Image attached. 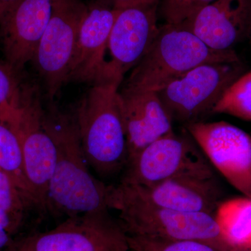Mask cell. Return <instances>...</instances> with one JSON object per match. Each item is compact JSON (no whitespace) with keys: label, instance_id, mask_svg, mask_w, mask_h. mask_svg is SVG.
<instances>
[{"label":"cell","instance_id":"9","mask_svg":"<svg viewBox=\"0 0 251 251\" xmlns=\"http://www.w3.org/2000/svg\"><path fill=\"white\" fill-rule=\"evenodd\" d=\"M10 122L21 140L25 171L34 205L37 210L46 212L57 153L37 90L33 89L16 118Z\"/></svg>","mask_w":251,"mask_h":251},{"label":"cell","instance_id":"7","mask_svg":"<svg viewBox=\"0 0 251 251\" xmlns=\"http://www.w3.org/2000/svg\"><path fill=\"white\" fill-rule=\"evenodd\" d=\"M87 10L82 0H52L51 17L31 61L51 100L67 83L77 34Z\"/></svg>","mask_w":251,"mask_h":251},{"label":"cell","instance_id":"27","mask_svg":"<svg viewBox=\"0 0 251 251\" xmlns=\"http://www.w3.org/2000/svg\"><path fill=\"white\" fill-rule=\"evenodd\" d=\"M225 251H251V244L242 247H232L228 246V247Z\"/></svg>","mask_w":251,"mask_h":251},{"label":"cell","instance_id":"23","mask_svg":"<svg viewBox=\"0 0 251 251\" xmlns=\"http://www.w3.org/2000/svg\"><path fill=\"white\" fill-rule=\"evenodd\" d=\"M19 196L24 198L9 175L0 170V210L7 213L14 220L13 215H19L18 211L23 206Z\"/></svg>","mask_w":251,"mask_h":251},{"label":"cell","instance_id":"20","mask_svg":"<svg viewBox=\"0 0 251 251\" xmlns=\"http://www.w3.org/2000/svg\"><path fill=\"white\" fill-rule=\"evenodd\" d=\"M212 114H226L251 121V72L243 74L229 86Z\"/></svg>","mask_w":251,"mask_h":251},{"label":"cell","instance_id":"16","mask_svg":"<svg viewBox=\"0 0 251 251\" xmlns=\"http://www.w3.org/2000/svg\"><path fill=\"white\" fill-rule=\"evenodd\" d=\"M119 92L128 161L150 144L174 131L173 121L158 92L125 87Z\"/></svg>","mask_w":251,"mask_h":251},{"label":"cell","instance_id":"22","mask_svg":"<svg viewBox=\"0 0 251 251\" xmlns=\"http://www.w3.org/2000/svg\"><path fill=\"white\" fill-rule=\"evenodd\" d=\"M214 1L215 0H160L158 12L166 24H182Z\"/></svg>","mask_w":251,"mask_h":251},{"label":"cell","instance_id":"15","mask_svg":"<svg viewBox=\"0 0 251 251\" xmlns=\"http://www.w3.org/2000/svg\"><path fill=\"white\" fill-rule=\"evenodd\" d=\"M52 7V0H21L0 25L5 61L18 72L31 62Z\"/></svg>","mask_w":251,"mask_h":251},{"label":"cell","instance_id":"10","mask_svg":"<svg viewBox=\"0 0 251 251\" xmlns=\"http://www.w3.org/2000/svg\"><path fill=\"white\" fill-rule=\"evenodd\" d=\"M160 0L118 9L109 36L107 61L100 82L121 85L125 74L136 67L148 52L158 33Z\"/></svg>","mask_w":251,"mask_h":251},{"label":"cell","instance_id":"24","mask_svg":"<svg viewBox=\"0 0 251 251\" xmlns=\"http://www.w3.org/2000/svg\"><path fill=\"white\" fill-rule=\"evenodd\" d=\"M14 219L7 213L0 210V249L9 242V234L13 227Z\"/></svg>","mask_w":251,"mask_h":251},{"label":"cell","instance_id":"3","mask_svg":"<svg viewBox=\"0 0 251 251\" xmlns=\"http://www.w3.org/2000/svg\"><path fill=\"white\" fill-rule=\"evenodd\" d=\"M241 62L234 50L211 49L184 25L165 23L124 87L159 92L172 81L207 63Z\"/></svg>","mask_w":251,"mask_h":251},{"label":"cell","instance_id":"18","mask_svg":"<svg viewBox=\"0 0 251 251\" xmlns=\"http://www.w3.org/2000/svg\"><path fill=\"white\" fill-rule=\"evenodd\" d=\"M0 170L6 173L29 204L34 205L25 171L21 140L11 122L0 119Z\"/></svg>","mask_w":251,"mask_h":251},{"label":"cell","instance_id":"5","mask_svg":"<svg viewBox=\"0 0 251 251\" xmlns=\"http://www.w3.org/2000/svg\"><path fill=\"white\" fill-rule=\"evenodd\" d=\"M213 177L212 166L185 129L150 144L127 162L120 183L151 185L178 177Z\"/></svg>","mask_w":251,"mask_h":251},{"label":"cell","instance_id":"13","mask_svg":"<svg viewBox=\"0 0 251 251\" xmlns=\"http://www.w3.org/2000/svg\"><path fill=\"white\" fill-rule=\"evenodd\" d=\"M118 9L110 4L97 3L89 7L77 34L68 82L97 83L101 79L106 60L109 36Z\"/></svg>","mask_w":251,"mask_h":251},{"label":"cell","instance_id":"8","mask_svg":"<svg viewBox=\"0 0 251 251\" xmlns=\"http://www.w3.org/2000/svg\"><path fill=\"white\" fill-rule=\"evenodd\" d=\"M110 211L67 217L54 228L28 237L18 251H130L128 235Z\"/></svg>","mask_w":251,"mask_h":251},{"label":"cell","instance_id":"11","mask_svg":"<svg viewBox=\"0 0 251 251\" xmlns=\"http://www.w3.org/2000/svg\"><path fill=\"white\" fill-rule=\"evenodd\" d=\"M221 189L215 176L178 177L156 184L107 186L106 200H117L182 211L214 214Z\"/></svg>","mask_w":251,"mask_h":251},{"label":"cell","instance_id":"25","mask_svg":"<svg viewBox=\"0 0 251 251\" xmlns=\"http://www.w3.org/2000/svg\"><path fill=\"white\" fill-rule=\"evenodd\" d=\"M21 0H0V25Z\"/></svg>","mask_w":251,"mask_h":251},{"label":"cell","instance_id":"2","mask_svg":"<svg viewBox=\"0 0 251 251\" xmlns=\"http://www.w3.org/2000/svg\"><path fill=\"white\" fill-rule=\"evenodd\" d=\"M120 87L115 82L91 85L74 115L87 163L100 177L117 174L128 161Z\"/></svg>","mask_w":251,"mask_h":251},{"label":"cell","instance_id":"4","mask_svg":"<svg viewBox=\"0 0 251 251\" xmlns=\"http://www.w3.org/2000/svg\"><path fill=\"white\" fill-rule=\"evenodd\" d=\"M110 210L118 213V221L128 236L211 243L224 251L229 245L214 214L182 212L139 203L107 199Z\"/></svg>","mask_w":251,"mask_h":251},{"label":"cell","instance_id":"6","mask_svg":"<svg viewBox=\"0 0 251 251\" xmlns=\"http://www.w3.org/2000/svg\"><path fill=\"white\" fill-rule=\"evenodd\" d=\"M244 69L241 62L201 64L172 81L158 96L173 121L184 126L202 122Z\"/></svg>","mask_w":251,"mask_h":251},{"label":"cell","instance_id":"1","mask_svg":"<svg viewBox=\"0 0 251 251\" xmlns=\"http://www.w3.org/2000/svg\"><path fill=\"white\" fill-rule=\"evenodd\" d=\"M44 117L57 153L48 193L47 211L71 217L110 210L106 202L108 186L89 171L74 115L52 107L44 109Z\"/></svg>","mask_w":251,"mask_h":251},{"label":"cell","instance_id":"19","mask_svg":"<svg viewBox=\"0 0 251 251\" xmlns=\"http://www.w3.org/2000/svg\"><path fill=\"white\" fill-rule=\"evenodd\" d=\"M32 88L23 83L21 72L6 61H0V119L16 118Z\"/></svg>","mask_w":251,"mask_h":251},{"label":"cell","instance_id":"28","mask_svg":"<svg viewBox=\"0 0 251 251\" xmlns=\"http://www.w3.org/2000/svg\"><path fill=\"white\" fill-rule=\"evenodd\" d=\"M249 39H251V34L250 38H249Z\"/></svg>","mask_w":251,"mask_h":251},{"label":"cell","instance_id":"12","mask_svg":"<svg viewBox=\"0 0 251 251\" xmlns=\"http://www.w3.org/2000/svg\"><path fill=\"white\" fill-rule=\"evenodd\" d=\"M184 128L208 161L242 196L251 198V136L225 121L188 124Z\"/></svg>","mask_w":251,"mask_h":251},{"label":"cell","instance_id":"17","mask_svg":"<svg viewBox=\"0 0 251 251\" xmlns=\"http://www.w3.org/2000/svg\"><path fill=\"white\" fill-rule=\"evenodd\" d=\"M214 216L229 246L251 244V198L243 196L221 202Z\"/></svg>","mask_w":251,"mask_h":251},{"label":"cell","instance_id":"14","mask_svg":"<svg viewBox=\"0 0 251 251\" xmlns=\"http://www.w3.org/2000/svg\"><path fill=\"white\" fill-rule=\"evenodd\" d=\"M182 25L211 49L232 50L250 38L251 0H215Z\"/></svg>","mask_w":251,"mask_h":251},{"label":"cell","instance_id":"21","mask_svg":"<svg viewBox=\"0 0 251 251\" xmlns=\"http://www.w3.org/2000/svg\"><path fill=\"white\" fill-rule=\"evenodd\" d=\"M130 251H224L217 246L202 241L163 240L128 236Z\"/></svg>","mask_w":251,"mask_h":251},{"label":"cell","instance_id":"26","mask_svg":"<svg viewBox=\"0 0 251 251\" xmlns=\"http://www.w3.org/2000/svg\"><path fill=\"white\" fill-rule=\"evenodd\" d=\"M154 1V0H109V3L115 9H120L132 5L146 2V1Z\"/></svg>","mask_w":251,"mask_h":251}]
</instances>
